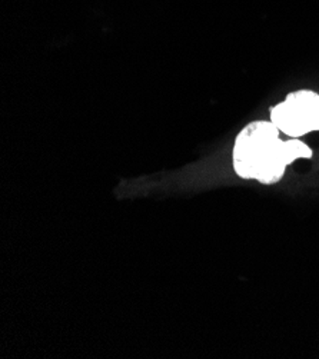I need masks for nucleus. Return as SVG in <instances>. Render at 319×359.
Returning a JSON list of instances; mask_svg holds the SVG:
<instances>
[{"label":"nucleus","mask_w":319,"mask_h":359,"mask_svg":"<svg viewBox=\"0 0 319 359\" xmlns=\"http://www.w3.org/2000/svg\"><path fill=\"white\" fill-rule=\"evenodd\" d=\"M280 130L271 121H257L246 125L236 136L233 145V169L243 179L272 185L279 182L287 166L294 161L287 142L279 137Z\"/></svg>","instance_id":"nucleus-1"},{"label":"nucleus","mask_w":319,"mask_h":359,"mask_svg":"<svg viewBox=\"0 0 319 359\" xmlns=\"http://www.w3.org/2000/svg\"><path fill=\"white\" fill-rule=\"evenodd\" d=\"M271 122L290 137L319 130V95L306 89L290 93L271 109Z\"/></svg>","instance_id":"nucleus-2"}]
</instances>
